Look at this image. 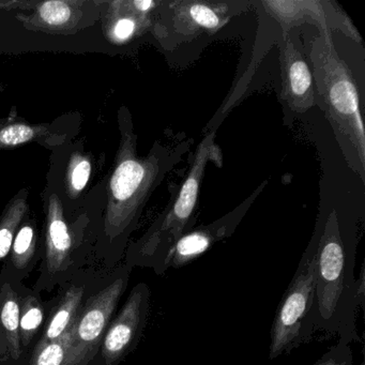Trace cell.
Masks as SVG:
<instances>
[{"mask_svg":"<svg viewBox=\"0 0 365 365\" xmlns=\"http://www.w3.org/2000/svg\"><path fill=\"white\" fill-rule=\"evenodd\" d=\"M316 100L331 123L350 168L365 179V129L358 86L333 43L332 33L318 31L309 52Z\"/></svg>","mask_w":365,"mask_h":365,"instance_id":"6da1fadb","label":"cell"},{"mask_svg":"<svg viewBox=\"0 0 365 365\" xmlns=\"http://www.w3.org/2000/svg\"><path fill=\"white\" fill-rule=\"evenodd\" d=\"M180 157L177 148L162 146L158 155H150L145 161L127 159L119 164L110 181V189L115 200L123 206L106 232L108 240L93 257L91 268L112 271L121 264L125 252V235L130 232L136 210Z\"/></svg>","mask_w":365,"mask_h":365,"instance_id":"7a4b0ae2","label":"cell"},{"mask_svg":"<svg viewBox=\"0 0 365 365\" xmlns=\"http://www.w3.org/2000/svg\"><path fill=\"white\" fill-rule=\"evenodd\" d=\"M211 161L219 168L223 162L221 148L215 144V132H210L198 145L193 163L175 202L146 236L129 247L125 264L131 268L140 267L155 270L173 245L191 230L192 215L197 204L205 170Z\"/></svg>","mask_w":365,"mask_h":365,"instance_id":"3957f363","label":"cell"},{"mask_svg":"<svg viewBox=\"0 0 365 365\" xmlns=\"http://www.w3.org/2000/svg\"><path fill=\"white\" fill-rule=\"evenodd\" d=\"M316 267L315 232L275 312L270 331V360L309 343L316 333Z\"/></svg>","mask_w":365,"mask_h":365,"instance_id":"277c9868","label":"cell"},{"mask_svg":"<svg viewBox=\"0 0 365 365\" xmlns=\"http://www.w3.org/2000/svg\"><path fill=\"white\" fill-rule=\"evenodd\" d=\"M132 270L123 262L108 271L85 301L67 334L73 365H93L106 329L129 286Z\"/></svg>","mask_w":365,"mask_h":365,"instance_id":"5b68a950","label":"cell"},{"mask_svg":"<svg viewBox=\"0 0 365 365\" xmlns=\"http://www.w3.org/2000/svg\"><path fill=\"white\" fill-rule=\"evenodd\" d=\"M251 5V1L228 0L162 1L155 33L168 48L176 46L202 36L215 35Z\"/></svg>","mask_w":365,"mask_h":365,"instance_id":"8992f818","label":"cell"},{"mask_svg":"<svg viewBox=\"0 0 365 365\" xmlns=\"http://www.w3.org/2000/svg\"><path fill=\"white\" fill-rule=\"evenodd\" d=\"M150 298L147 284L138 283L132 288L108 324L93 365H119L136 349L148 322Z\"/></svg>","mask_w":365,"mask_h":365,"instance_id":"52a82bcc","label":"cell"},{"mask_svg":"<svg viewBox=\"0 0 365 365\" xmlns=\"http://www.w3.org/2000/svg\"><path fill=\"white\" fill-rule=\"evenodd\" d=\"M264 11L279 23L282 35L303 23L314 24L318 31H341L356 43L363 40L349 16L334 0H262Z\"/></svg>","mask_w":365,"mask_h":365,"instance_id":"ba28073f","label":"cell"},{"mask_svg":"<svg viewBox=\"0 0 365 365\" xmlns=\"http://www.w3.org/2000/svg\"><path fill=\"white\" fill-rule=\"evenodd\" d=\"M264 185L266 182L260 185L245 202L232 212L227 213L213 223L185 232L166 252L157 268L153 270L155 274L163 275L170 269H180L187 266L204 255L213 245L232 236L258 194L264 190Z\"/></svg>","mask_w":365,"mask_h":365,"instance_id":"9c48e42d","label":"cell"},{"mask_svg":"<svg viewBox=\"0 0 365 365\" xmlns=\"http://www.w3.org/2000/svg\"><path fill=\"white\" fill-rule=\"evenodd\" d=\"M106 272L108 271L88 267L59 286L58 292L53 298L52 311L37 341H58L70 332L83 304Z\"/></svg>","mask_w":365,"mask_h":365,"instance_id":"30bf717a","label":"cell"},{"mask_svg":"<svg viewBox=\"0 0 365 365\" xmlns=\"http://www.w3.org/2000/svg\"><path fill=\"white\" fill-rule=\"evenodd\" d=\"M281 99L292 112L302 113L317 104L313 73L302 54L297 50L289 34L279 42Z\"/></svg>","mask_w":365,"mask_h":365,"instance_id":"8fae6325","label":"cell"},{"mask_svg":"<svg viewBox=\"0 0 365 365\" xmlns=\"http://www.w3.org/2000/svg\"><path fill=\"white\" fill-rule=\"evenodd\" d=\"M20 339V294L16 285L0 281V360L26 362Z\"/></svg>","mask_w":365,"mask_h":365,"instance_id":"7c38bea8","label":"cell"},{"mask_svg":"<svg viewBox=\"0 0 365 365\" xmlns=\"http://www.w3.org/2000/svg\"><path fill=\"white\" fill-rule=\"evenodd\" d=\"M20 294V339L23 351L29 356L39 339L53 307V299L43 300L42 294L24 283L16 285Z\"/></svg>","mask_w":365,"mask_h":365,"instance_id":"4fadbf2b","label":"cell"},{"mask_svg":"<svg viewBox=\"0 0 365 365\" xmlns=\"http://www.w3.org/2000/svg\"><path fill=\"white\" fill-rule=\"evenodd\" d=\"M40 260L35 230L31 225L23 226L14 237L11 250L0 269V281L12 285L24 283Z\"/></svg>","mask_w":365,"mask_h":365,"instance_id":"5bb4252c","label":"cell"},{"mask_svg":"<svg viewBox=\"0 0 365 365\" xmlns=\"http://www.w3.org/2000/svg\"><path fill=\"white\" fill-rule=\"evenodd\" d=\"M29 365H73L67 335L58 341H37L29 354Z\"/></svg>","mask_w":365,"mask_h":365,"instance_id":"9a60e30c","label":"cell"},{"mask_svg":"<svg viewBox=\"0 0 365 365\" xmlns=\"http://www.w3.org/2000/svg\"><path fill=\"white\" fill-rule=\"evenodd\" d=\"M314 365H352L350 345L337 343L322 354Z\"/></svg>","mask_w":365,"mask_h":365,"instance_id":"2e32d148","label":"cell"},{"mask_svg":"<svg viewBox=\"0 0 365 365\" xmlns=\"http://www.w3.org/2000/svg\"><path fill=\"white\" fill-rule=\"evenodd\" d=\"M40 14L48 24L61 25L69 20L71 10L61 1H48L42 5Z\"/></svg>","mask_w":365,"mask_h":365,"instance_id":"e0dca14e","label":"cell"},{"mask_svg":"<svg viewBox=\"0 0 365 365\" xmlns=\"http://www.w3.org/2000/svg\"><path fill=\"white\" fill-rule=\"evenodd\" d=\"M34 131L31 128L24 125H14L6 128L0 132V142L4 145L16 146L31 140L34 138Z\"/></svg>","mask_w":365,"mask_h":365,"instance_id":"ac0fdd59","label":"cell"},{"mask_svg":"<svg viewBox=\"0 0 365 365\" xmlns=\"http://www.w3.org/2000/svg\"><path fill=\"white\" fill-rule=\"evenodd\" d=\"M91 163L88 161H82L78 163L72 173V185L76 191L84 189L91 175Z\"/></svg>","mask_w":365,"mask_h":365,"instance_id":"d6986e66","label":"cell"},{"mask_svg":"<svg viewBox=\"0 0 365 365\" xmlns=\"http://www.w3.org/2000/svg\"><path fill=\"white\" fill-rule=\"evenodd\" d=\"M135 21L132 19H121L118 21L114 29V35L120 41H125L134 35L136 31Z\"/></svg>","mask_w":365,"mask_h":365,"instance_id":"ffe728a7","label":"cell"},{"mask_svg":"<svg viewBox=\"0 0 365 365\" xmlns=\"http://www.w3.org/2000/svg\"><path fill=\"white\" fill-rule=\"evenodd\" d=\"M0 365H29V361H26V362L16 363V362H9V361L0 360Z\"/></svg>","mask_w":365,"mask_h":365,"instance_id":"44dd1931","label":"cell"},{"mask_svg":"<svg viewBox=\"0 0 365 365\" xmlns=\"http://www.w3.org/2000/svg\"><path fill=\"white\" fill-rule=\"evenodd\" d=\"M360 365H365L364 361H362V362L360 363Z\"/></svg>","mask_w":365,"mask_h":365,"instance_id":"7402d4cb","label":"cell"}]
</instances>
